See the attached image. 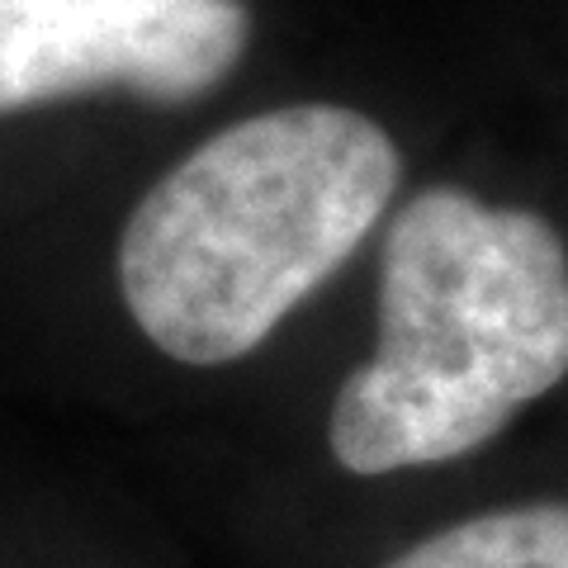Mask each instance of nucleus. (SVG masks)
I'll use <instances>...</instances> for the list:
<instances>
[{"label":"nucleus","instance_id":"7ed1b4c3","mask_svg":"<svg viewBox=\"0 0 568 568\" xmlns=\"http://www.w3.org/2000/svg\"><path fill=\"white\" fill-rule=\"evenodd\" d=\"M242 0H0V114L85 91L185 104L233 77Z\"/></svg>","mask_w":568,"mask_h":568},{"label":"nucleus","instance_id":"f03ea898","mask_svg":"<svg viewBox=\"0 0 568 568\" xmlns=\"http://www.w3.org/2000/svg\"><path fill=\"white\" fill-rule=\"evenodd\" d=\"M568 375V246L540 213L436 185L388 223L379 342L327 417L332 459L379 478L465 459Z\"/></svg>","mask_w":568,"mask_h":568},{"label":"nucleus","instance_id":"20e7f679","mask_svg":"<svg viewBox=\"0 0 568 568\" xmlns=\"http://www.w3.org/2000/svg\"><path fill=\"white\" fill-rule=\"evenodd\" d=\"M384 568H568V503L478 511L417 540Z\"/></svg>","mask_w":568,"mask_h":568},{"label":"nucleus","instance_id":"f257e3e1","mask_svg":"<svg viewBox=\"0 0 568 568\" xmlns=\"http://www.w3.org/2000/svg\"><path fill=\"white\" fill-rule=\"evenodd\" d=\"M403 156L346 104H284L200 142L138 200L119 290L181 365L252 355L379 223Z\"/></svg>","mask_w":568,"mask_h":568}]
</instances>
